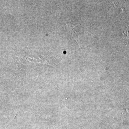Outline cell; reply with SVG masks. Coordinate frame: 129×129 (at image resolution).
<instances>
[{
	"instance_id": "6da1fadb",
	"label": "cell",
	"mask_w": 129,
	"mask_h": 129,
	"mask_svg": "<svg viewBox=\"0 0 129 129\" xmlns=\"http://www.w3.org/2000/svg\"><path fill=\"white\" fill-rule=\"evenodd\" d=\"M67 25L70 31V32L72 34L76 39L78 38V36L80 34V28L78 23H72L71 22H67Z\"/></svg>"
},
{
	"instance_id": "7a4b0ae2",
	"label": "cell",
	"mask_w": 129,
	"mask_h": 129,
	"mask_svg": "<svg viewBox=\"0 0 129 129\" xmlns=\"http://www.w3.org/2000/svg\"><path fill=\"white\" fill-rule=\"evenodd\" d=\"M122 35L123 37L125 38V39L127 41H129V24L127 25L125 28L124 31L122 32Z\"/></svg>"
}]
</instances>
